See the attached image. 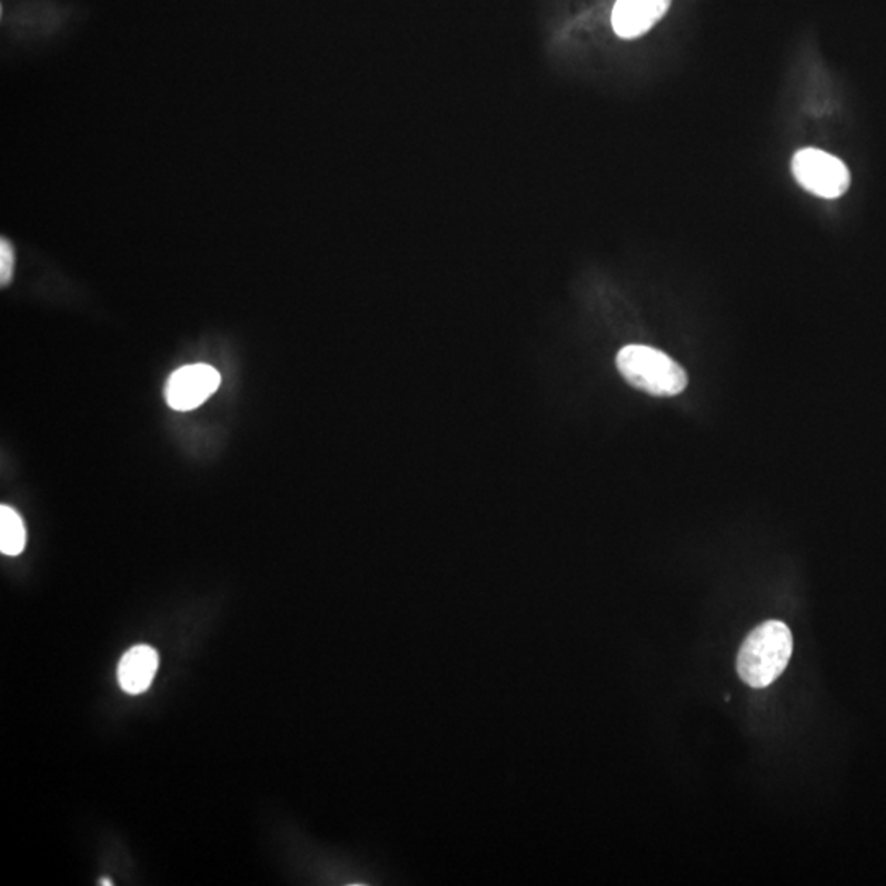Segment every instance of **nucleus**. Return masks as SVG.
Listing matches in <instances>:
<instances>
[{
	"label": "nucleus",
	"mask_w": 886,
	"mask_h": 886,
	"mask_svg": "<svg viewBox=\"0 0 886 886\" xmlns=\"http://www.w3.org/2000/svg\"><path fill=\"white\" fill-rule=\"evenodd\" d=\"M13 265H16V257H13L12 247L9 241L2 240L0 243V282L2 286L9 285L12 279Z\"/></svg>",
	"instance_id": "6e6552de"
},
{
	"label": "nucleus",
	"mask_w": 886,
	"mask_h": 886,
	"mask_svg": "<svg viewBox=\"0 0 886 886\" xmlns=\"http://www.w3.org/2000/svg\"><path fill=\"white\" fill-rule=\"evenodd\" d=\"M220 375L206 364L186 365L168 378L165 398L171 409L186 412L205 405L219 389Z\"/></svg>",
	"instance_id": "20e7f679"
},
{
	"label": "nucleus",
	"mask_w": 886,
	"mask_h": 886,
	"mask_svg": "<svg viewBox=\"0 0 886 886\" xmlns=\"http://www.w3.org/2000/svg\"><path fill=\"white\" fill-rule=\"evenodd\" d=\"M792 171L798 185L818 198H840L850 186V172L846 165L818 148L799 150L793 157Z\"/></svg>",
	"instance_id": "7ed1b4c3"
},
{
	"label": "nucleus",
	"mask_w": 886,
	"mask_h": 886,
	"mask_svg": "<svg viewBox=\"0 0 886 886\" xmlns=\"http://www.w3.org/2000/svg\"><path fill=\"white\" fill-rule=\"evenodd\" d=\"M99 885L112 886L113 882H110L109 878H103V880L99 882Z\"/></svg>",
	"instance_id": "1a4fd4ad"
},
{
	"label": "nucleus",
	"mask_w": 886,
	"mask_h": 886,
	"mask_svg": "<svg viewBox=\"0 0 886 886\" xmlns=\"http://www.w3.org/2000/svg\"><path fill=\"white\" fill-rule=\"evenodd\" d=\"M27 532L22 517L9 506L0 508V551L9 557L20 555L26 548Z\"/></svg>",
	"instance_id": "0eeeda50"
},
{
	"label": "nucleus",
	"mask_w": 886,
	"mask_h": 886,
	"mask_svg": "<svg viewBox=\"0 0 886 886\" xmlns=\"http://www.w3.org/2000/svg\"><path fill=\"white\" fill-rule=\"evenodd\" d=\"M792 654L789 627L782 620H767L744 640L737 657V671L751 688H767L784 674Z\"/></svg>",
	"instance_id": "f257e3e1"
},
{
	"label": "nucleus",
	"mask_w": 886,
	"mask_h": 886,
	"mask_svg": "<svg viewBox=\"0 0 886 886\" xmlns=\"http://www.w3.org/2000/svg\"><path fill=\"white\" fill-rule=\"evenodd\" d=\"M671 0H617L613 9V29L620 38L643 37L660 22Z\"/></svg>",
	"instance_id": "39448f33"
},
{
	"label": "nucleus",
	"mask_w": 886,
	"mask_h": 886,
	"mask_svg": "<svg viewBox=\"0 0 886 886\" xmlns=\"http://www.w3.org/2000/svg\"><path fill=\"white\" fill-rule=\"evenodd\" d=\"M158 664L160 658L155 648L150 646L130 648L120 660L117 671L120 688L129 695H141L147 691L157 675Z\"/></svg>",
	"instance_id": "423d86ee"
},
{
	"label": "nucleus",
	"mask_w": 886,
	"mask_h": 886,
	"mask_svg": "<svg viewBox=\"0 0 886 886\" xmlns=\"http://www.w3.org/2000/svg\"><path fill=\"white\" fill-rule=\"evenodd\" d=\"M616 365L630 386L657 398L681 395L688 386V375L681 365L646 345H627L617 354Z\"/></svg>",
	"instance_id": "f03ea898"
}]
</instances>
